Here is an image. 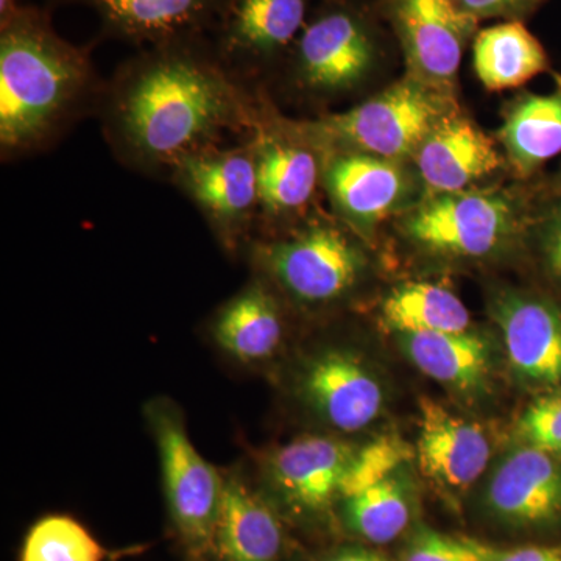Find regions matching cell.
I'll list each match as a JSON object with an SVG mask.
<instances>
[{
    "mask_svg": "<svg viewBox=\"0 0 561 561\" xmlns=\"http://www.w3.org/2000/svg\"><path fill=\"white\" fill-rule=\"evenodd\" d=\"M260 108L221 66L209 36L139 49L105 80L98 117L103 139L128 171L168 181L198 151L249 138Z\"/></svg>",
    "mask_w": 561,
    "mask_h": 561,
    "instance_id": "6da1fadb",
    "label": "cell"
},
{
    "mask_svg": "<svg viewBox=\"0 0 561 561\" xmlns=\"http://www.w3.org/2000/svg\"><path fill=\"white\" fill-rule=\"evenodd\" d=\"M90 46L58 35L50 7L21 3L0 21V158L33 157L95 116L105 80Z\"/></svg>",
    "mask_w": 561,
    "mask_h": 561,
    "instance_id": "7a4b0ae2",
    "label": "cell"
},
{
    "mask_svg": "<svg viewBox=\"0 0 561 561\" xmlns=\"http://www.w3.org/2000/svg\"><path fill=\"white\" fill-rule=\"evenodd\" d=\"M456 111L451 91L405 76L348 111L295 124L321 153L362 151L401 161L415 157L435 127Z\"/></svg>",
    "mask_w": 561,
    "mask_h": 561,
    "instance_id": "3957f363",
    "label": "cell"
},
{
    "mask_svg": "<svg viewBox=\"0 0 561 561\" xmlns=\"http://www.w3.org/2000/svg\"><path fill=\"white\" fill-rule=\"evenodd\" d=\"M379 58L381 41L367 11L353 0H320L276 79L305 98L331 101L365 83Z\"/></svg>",
    "mask_w": 561,
    "mask_h": 561,
    "instance_id": "277c9868",
    "label": "cell"
},
{
    "mask_svg": "<svg viewBox=\"0 0 561 561\" xmlns=\"http://www.w3.org/2000/svg\"><path fill=\"white\" fill-rule=\"evenodd\" d=\"M257 273L305 308L343 300L359 283L365 256L343 228L309 219L287 234L247 243Z\"/></svg>",
    "mask_w": 561,
    "mask_h": 561,
    "instance_id": "5b68a950",
    "label": "cell"
},
{
    "mask_svg": "<svg viewBox=\"0 0 561 561\" xmlns=\"http://www.w3.org/2000/svg\"><path fill=\"white\" fill-rule=\"evenodd\" d=\"M144 413L160 453L173 526L192 556H208L214 552L225 476L192 445L183 415L172 401L151 400Z\"/></svg>",
    "mask_w": 561,
    "mask_h": 561,
    "instance_id": "8992f818",
    "label": "cell"
},
{
    "mask_svg": "<svg viewBox=\"0 0 561 561\" xmlns=\"http://www.w3.org/2000/svg\"><path fill=\"white\" fill-rule=\"evenodd\" d=\"M320 0H225L209 39L232 79L267 91Z\"/></svg>",
    "mask_w": 561,
    "mask_h": 561,
    "instance_id": "52a82bcc",
    "label": "cell"
},
{
    "mask_svg": "<svg viewBox=\"0 0 561 561\" xmlns=\"http://www.w3.org/2000/svg\"><path fill=\"white\" fill-rule=\"evenodd\" d=\"M202 214L224 251L245 250L260 216L256 165L250 139L190 154L168 179Z\"/></svg>",
    "mask_w": 561,
    "mask_h": 561,
    "instance_id": "ba28073f",
    "label": "cell"
},
{
    "mask_svg": "<svg viewBox=\"0 0 561 561\" xmlns=\"http://www.w3.org/2000/svg\"><path fill=\"white\" fill-rule=\"evenodd\" d=\"M249 139L260 195L257 225L279 230L308 216L317 190L323 186V154L295 122L276 113L265 91L260 92V108Z\"/></svg>",
    "mask_w": 561,
    "mask_h": 561,
    "instance_id": "9c48e42d",
    "label": "cell"
},
{
    "mask_svg": "<svg viewBox=\"0 0 561 561\" xmlns=\"http://www.w3.org/2000/svg\"><path fill=\"white\" fill-rule=\"evenodd\" d=\"M381 9L404 54L408 76L451 90L479 22L456 0H382Z\"/></svg>",
    "mask_w": 561,
    "mask_h": 561,
    "instance_id": "30bf717a",
    "label": "cell"
},
{
    "mask_svg": "<svg viewBox=\"0 0 561 561\" xmlns=\"http://www.w3.org/2000/svg\"><path fill=\"white\" fill-rule=\"evenodd\" d=\"M515 228V209L491 192L437 194L405 221L412 241L448 256L482 257L497 249Z\"/></svg>",
    "mask_w": 561,
    "mask_h": 561,
    "instance_id": "8fae6325",
    "label": "cell"
},
{
    "mask_svg": "<svg viewBox=\"0 0 561 561\" xmlns=\"http://www.w3.org/2000/svg\"><path fill=\"white\" fill-rule=\"evenodd\" d=\"M483 508L504 529H552L561 522V459L519 443L491 471Z\"/></svg>",
    "mask_w": 561,
    "mask_h": 561,
    "instance_id": "7c38bea8",
    "label": "cell"
},
{
    "mask_svg": "<svg viewBox=\"0 0 561 561\" xmlns=\"http://www.w3.org/2000/svg\"><path fill=\"white\" fill-rule=\"evenodd\" d=\"M357 446L327 435H302L262 461L265 483L291 512L319 515L341 500Z\"/></svg>",
    "mask_w": 561,
    "mask_h": 561,
    "instance_id": "4fadbf2b",
    "label": "cell"
},
{
    "mask_svg": "<svg viewBox=\"0 0 561 561\" xmlns=\"http://www.w3.org/2000/svg\"><path fill=\"white\" fill-rule=\"evenodd\" d=\"M83 5L101 21L99 39H116L138 49L171 41L209 36L225 0H47L51 10Z\"/></svg>",
    "mask_w": 561,
    "mask_h": 561,
    "instance_id": "5bb4252c",
    "label": "cell"
},
{
    "mask_svg": "<svg viewBox=\"0 0 561 561\" xmlns=\"http://www.w3.org/2000/svg\"><path fill=\"white\" fill-rule=\"evenodd\" d=\"M419 427L415 459L421 472L448 500H459L489 468V435L431 398L420 400Z\"/></svg>",
    "mask_w": 561,
    "mask_h": 561,
    "instance_id": "9a60e30c",
    "label": "cell"
},
{
    "mask_svg": "<svg viewBox=\"0 0 561 561\" xmlns=\"http://www.w3.org/2000/svg\"><path fill=\"white\" fill-rule=\"evenodd\" d=\"M300 390L321 421L348 434L375 423L386 404L378 376L345 350L321 351L311 357L301 373Z\"/></svg>",
    "mask_w": 561,
    "mask_h": 561,
    "instance_id": "2e32d148",
    "label": "cell"
},
{
    "mask_svg": "<svg viewBox=\"0 0 561 561\" xmlns=\"http://www.w3.org/2000/svg\"><path fill=\"white\" fill-rule=\"evenodd\" d=\"M513 375L524 386L561 389V309L537 295L507 291L494 302Z\"/></svg>",
    "mask_w": 561,
    "mask_h": 561,
    "instance_id": "e0dca14e",
    "label": "cell"
},
{
    "mask_svg": "<svg viewBox=\"0 0 561 561\" xmlns=\"http://www.w3.org/2000/svg\"><path fill=\"white\" fill-rule=\"evenodd\" d=\"M323 154V187L350 227L370 231L400 208L411 184L400 162L362 151Z\"/></svg>",
    "mask_w": 561,
    "mask_h": 561,
    "instance_id": "ac0fdd59",
    "label": "cell"
},
{
    "mask_svg": "<svg viewBox=\"0 0 561 561\" xmlns=\"http://www.w3.org/2000/svg\"><path fill=\"white\" fill-rule=\"evenodd\" d=\"M413 160L434 195L467 191L501 164L493 140L459 111L435 127Z\"/></svg>",
    "mask_w": 561,
    "mask_h": 561,
    "instance_id": "d6986e66",
    "label": "cell"
},
{
    "mask_svg": "<svg viewBox=\"0 0 561 561\" xmlns=\"http://www.w3.org/2000/svg\"><path fill=\"white\" fill-rule=\"evenodd\" d=\"M284 330L278 297L271 280L261 273L224 302L210 321L214 341L242 364H257L275 356Z\"/></svg>",
    "mask_w": 561,
    "mask_h": 561,
    "instance_id": "ffe728a7",
    "label": "cell"
},
{
    "mask_svg": "<svg viewBox=\"0 0 561 561\" xmlns=\"http://www.w3.org/2000/svg\"><path fill=\"white\" fill-rule=\"evenodd\" d=\"M283 526L268 501L238 474H225L214 552L221 561H280Z\"/></svg>",
    "mask_w": 561,
    "mask_h": 561,
    "instance_id": "44dd1931",
    "label": "cell"
},
{
    "mask_svg": "<svg viewBox=\"0 0 561 561\" xmlns=\"http://www.w3.org/2000/svg\"><path fill=\"white\" fill-rule=\"evenodd\" d=\"M402 353L427 378L465 394L481 393L490 382V343L470 330L398 334Z\"/></svg>",
    "mask_w": 561,
    "mask_h": 561,
    "instance_id": "7402d4cb",
    "label": "cell"
},
{
    "mask_svg": "<svg viewBox=\"0 0 561 561\" xmlns=\"http://www.w3.org/2000/svg\"><path fill=\"white\" fill-rule=\"evenodd\" d=\"M476 76L490 91L513 90L549 68V57L522 21H507L476 33Z\"/></svg>",
    "mask_w": 561,
    "mask_h": 561,
    "instance_id": "603a6c76",
    "label": "cell"
},
{
    "mask_svg": "<svg viewBox=\"0 0 561 561\" xmlns=\"http://www.w3.org/2000/svg\"><path fill=\"white\" fill-rule=\"evenodd\" d=\"M500 138L516 172L530 175L561 153V88L513 103Z\"/></svg>",
    "mask_w": 561,
    "mask_h": 561,
    "instance_id": "cb8c5ba5",
    "label": "cell"
},
{
    "mask_svg": "<svg viewBox=\"0 0 561 561\" xmlns=\"http://www.w3.org/2000/svg\"><path fill=\"white\" fill-rule=\"evenodd\" d=\"M409 465L383 481L342 500L343 523L362 540L387 545L400 538L411 526L415 512V485Z\"/></svg>",
    "mask_w": 561,
    "mask_h": 561,
    "instance_id": "d4e9b609",
    "label": "cell"
},
{
    "mask_svg": "<svg viewBox=\"0 0 561 561\" xmlns=\"http://www.w3.org/2000/svg\"><path fill=\"white\" fill-rule=\"evenodd\" d=\"M382 320L397 334L463 332L470 330L467 306L446 287L434 283H405L382 305Z\"/></svg>",
    "mask_w": 561,
    "mask_h": 561,
    "instance_id": "484cf974",
    "label": "cell"
},
{
    "mask_svg": "<svg viewBox=\"0 0 561 561\" xmlns=\"http://www.w3.org/2000/svg\"><path fill=\"white\" fill-rule=\"evenodd\" d=\"M106 553L83 524L70 516L49 515L28 530L21 561H103Z\"/></svg>",
    "mask_w": 561,
    "mask_h": 561,
    "instance_id": "4316f807",
    "label": "cell"
},
{
    "mask_svg": "<svg viewBox=\"0 0 561 561\" xmlns=\"http://www.w3.org/2000/svg\"><path fill=\"white\" fill-rule=\"evenodd\" d=\"M413 459L415 449L394 435H381L367 445L357 446L342 483L341 500L383 481Z\"/></svg>",
    "mask_w": 561,
    "mask_h": 561,
    "instance_id": "83f0119b",
    "label": "cell"
},
{
    "mask_svg": "<svg viewBox=\"0 0 561 561\" xmlns=\"http://www.w3.org/2000/svg\"><path fill=\"white\" fill-rule=\"evenodd\" d=\"M515 434L522 445L561 459V389L545 391L531 401L516 421Z\"/></svg>",
    "mask_w": 561,
    "mask_h": 561,
    "instance_id": "f1b7e54d",
    "label": "cell"
},
{
    "mask_svg": "<svg viewBox=\"0 0 561 561\" xmlns=\"http://www.w3.org/2000/svg\"><path fill=\"white\" fill-rule=\"evenodd\" d=\"M400 561H482V557L472 538L419 526L402 548Z\"/></svg>",
    "mask_w": 561,
    "mask_h": 561,
    "instance_id": "f546056e",
    "label": "cell"
},
{
    "mask_svg": "<svg viewBox=\"0 0 561 561\" xmlns=\"http://www.w3.org/2000/svg\"><path fill=\"white\" fill-rule=\"evenodd\" d=\"M459 9L472 20L522 21L530 16L546 0H456Z\"/></svg>",
    "mask_w": 561,
    "mask_h": 561,
    "instance_id": "4dcf8cb0",
    "label": "cell"
},
{
    "mask_svg": "<svg viewBox=\"0 0 561 561\" xmlns=\"http://www.w3.org/2000/svg\"><path fill=\"white\" fill-rule=\"evenodd\" d=\"M482 561H561V549L551 546H518L500 549L476 540Z\"/></svg>",
    "mask_w": 561,
    "mask_h": 561,
    "instance_id": "1f68e13d",
    "label": "cell"
},
{
    "mask_svg": "<svg viewBox=\"0 0 561 561\" xmlns=\"http://www.w3.org/2000/svg\"><path fill=\"white\" fill-rule=\"evenodd\" d=\"M545 253L549 267L561 279V208L553 214L546 230Z\"/></svg>",
    "mask_w": 561,
    "mask_h": 561,
    "instance_id": "d6a6232c",
    "label": "cell"
},
{
    "mask_svg": "<svg viewBox=\"0 0 561 561\" xmlns=\"http://www.w3.org/2000/svg\"><path fill=\"white\" fill-rule=\"evenodd\" d=\"M324 561H390L382 553L362 548V546H343L335 549Z\"/></svg>",
    "mask_w": 561,
    "mask_h": 561,
    "instance_id": "836d02e7",
    "label": "cell"
},
{
    "mask_svg": "<svg viewBox=\"0 0 561 561\" xmlns=\"http://www.w3.org/2000/svg\"><path fill=\"white\" fill-rule=\"evenodd\" d=\"M21 5V0H0V21L9 18L18 7Z\"/></svg>",
    "mask_w": 561,
    "mask_h": 561,
    "instance_id": "e575fe53",
    "label": "cell"
},
{
    "mask_svg": "<svg viewBox=\"0 0 561 561\" xmlns=\"http://www.w3.org/2000/svg\"><path fill=\"white\" fill-rule=\"evenodd\" d=\"M300 561H311V560H305V559H302V560H300Z\"/></svg>",
    "mask_w": 561,
    "mask_h": 561,
    "instance_id": "d590c367",
    "label": "cell"
}]
</instances>
